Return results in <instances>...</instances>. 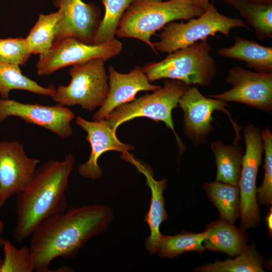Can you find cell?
<instances>
[{
    "label": "cell",
    "instance_id": "ba28073f",
    "mask_svg": "<svg viewBox=\"0 0 272 272\" xmlns=\"http://www.w3.org/2000/svg\"><path fill=\"white\" fill-rule=\"evenodd\" d=\"M122 48V43L115 38L103 43L90 44L66 37L39 54L36 65L37 73L39 76H47L66 66L96 58L106 61L118 55Z\"/></svg>",
    "mask_w": 272,
    "mask_h": 272
},
{
    "label": "cell",
    "instance_id": "52a82bcc",
    "mask_svg": "<svg viewBox=\"0 0 272 272\" xmlns=\"http://www.w3.org/2000/svg\"><path fill=\"white\" fill-rule=\"evenodd\" d=\"M105 62L96 58L72 65L71 82L55 88L52 100L64 106L79 105L88 111L100 107L109 91Z\"/></svg>",
    "mask_w": 272,
    "mask_h": 272
},
{
    "label": "cell",
    "instance_id": "83f0119b",
    "mask_svg": "<svg viewBox=\"0 0 272 272\" xmlns=\"http://www.w3.org/2000/svg\"><path fill=\"white\" fill-rule=\"evenodd\" d=\"M4 258L1 272H32L35 270L34 262L29 248H16L9 240L3 244Z\"/></svg>",
    "mask_w": 272,
    "mask_h": 272
},
{
    "label": "cell",
    "instance_id": "d4e9b609",
    "mask_svg": "<svg viewBox=\"0 0 272 272\" xmlns=\"http://www.w3.org/2000/svg\"><path fill=\"white\" fill-rule=\"evenodd\" d=\"M205 232H183L174 235L161 234L158 242L155 254L161 258L174 259L187 252L195 251L199 254L206 249L203 245Z\"/></svg>",
    "mask_w": 272,
    "mask_h": 272
},
{
    "label": "cell",
    "instance_id": "277c9868",
    "mask_svg": "<svg viewBox=\"0 0 272 272\" xmlns=\"http://www.w3.org/2000/svg\"><path fill=\"white\" fill-rule=\"evenodd\" d=\"M212 47L207 40L170 53L162 60L147 63L143 70L150 82L161 79L209 86L217 75V67L211 55Z\"/></svg>",
    "mask_w": 272,
    "mask_h": 272
},
{
    "label": "cell",
    "instance_id": "d6a6232c",
    "mask_svg": "<svg viewBox=\"0 0 272 272\" xmlns=\"http://www.w3.org/2000/svg\"><path fill=\"white\" fill-rule=\"evenodd\" d=\"M249 2L263 4V5H268L272 4V0H245Z\"/></svg>",
    "mask_w": 272,
    "mask_h": 272
},
{
    "label": "cell",
    "instance_id": "e0dca14e",
    "mask_svg": "<svg viewBox=\"0 0 272 272\" xmlns=\"http://www.w3.org/2000/svg\"><path fill=\"white\" fill-rule=\"evenodd\" d=\"M128 162L134 164L140 172L146 178V183L150 188L151 197L148 212L144 217V220L149 226L150 234L145 241V247L151 254H155L158 241L162 234L160 227L168 219V214L165 208L163 192L166 188L167 180L163 178L156 180L153 177L152 170L131 157Z\"/></svg>",
    "mask_w": 272,
    "mask_h": 272
},
{
    "label": "cell",
    "instance_id": "9c48e42d",
    "mask_svg": "<svg viewBox=\"0 0 272 272\" xmlns=\"http://www.w3.org/2000/svg\"><path fill=\"white\" fill-rule=\"evenodd\" d=\"M244 132L246 151L243 156L238 186L240 196V228L245 230L256 227L260 220L256 180L264 146L261 132L252 124H249Z\"/></svg>",
    "mask_w": 272,
    "mask_h": 272
},
{
    "label": "cell",
    "instance_id": "836d02e7",
    "mask_svg": "<svg viewBox=\"0 0 272 272\" xmlns=\"http://www.w3.org/2000/svg\"><path fill=\"white\" fill-rule=\"evenodd\" d=\"M4 229V223L0 219V246H2L5 241V239L2 236V233Z\"/></svg>",
    "mask_w": 272,
    "mask_h": 272
},
{
    "label": "cell",
    "instance_id": "7a4b0ae2",
    "mask_svg": "<svg viewBox=\"0 0 272 272\" xmlns=\"http://www.w3.org/2000/svg\"><path fill=\"white\" fill-rule=\"evenodd\" d=\"M75 163L69 154L62 161L50 159L36 169L28 185L17 195V219L12 231L15 240H24L44 220L67 209L65 192Z\"/></svg>",
    "mask_w": 272,
    "mask_h": 272
},
{
    "label": "cell",
    "instance_id": "7402d4cb",
    "mask_svg": "<svg viewBox=\"0 0 272 272\" xmlns=\"http://www.w3.org/2000/svg\"><path fill=\"white\" fill-rule=\"evenodd\" d=\"M13 90H25L38 95L52 97L55 88L52 84L47 87L39 85L36 81L24 76L19 65L0 63V95L9 99Z\"/></svg>",
    "mask_w": 272,
    "mask_h": 272
},
{
    "label": "cell",
    "instance_id": "30bf717a",
    "mask_svg": "<svg viewBox=\"0 0 272 272\" xmlns=\"http://www.w3.org/2000/svg\"><path fill=\"white\" fill-rule=\"evenodd\" d=\"M226 82L232 87L209 97L243 103L257 109L272 111V73L252 72L239 66L228 71Z\"/></svg>",
    "mask_w": 272,
    "mask_h": 272
},
{
    "label": "cell",
    "instance_id": "cb8c5ba5",
    "mask_svg": "<svg viewBox=\"0 0 272 272\" xmlns=\"http://www.w3.org/2000/svg\"><path fill=\"white\" fill-rule=\"evenodd\" d=\"M263 258L254 244L247 245L234 259L217 260L198 266L194 271L200 272H263Z\"/></svg>",
    "mask_w": 272,
    "mask_h": 272
},
{
    "label": "cell",
    "instance_id": "484cf974",
    "mask_svg": "<svg viewBox=\"0 0 272 272\" xmlns=\"http://www.w3.org/2000/svg\"><path fill=\"white\" fill-rule=\"evenodd\" d=\"M61 17V11L40 14L25 40L32 54H41L52 48L56 27Z\"/></svg>",
    "mask_w": 272,
    "mask_h": 272
},
{
    "label": "cell",
    "instance_id": "f546056e",
    "mask_svg": "<svg viewBox=\"0 0 272 272\" xmlns=\"http://www.w3.org/2000/svg\"><path fill=\"white\" fill-rule=\"evenodd\" d=\"M31 54L25 38L0 39V63L24 65Z\"/></svg>",
    "mask_w": 272,
    "mask_h": 272
},
{
    "label": "cell",
    "instance_id": "603a6c76",
    "mask_svg": "<svg viewBox=\"0 0 272 272\" xmlns=\"http://www.w3.org/2000/svg\"><path fill=\"white\" fill-rule=\"evenodd\" d=\"M237 10L254 29L257 38H272V4H259L245 0H221Z\"/></svg>",
    "mask_w": 272,
    "mask_h": 272
},
{
    "label": "cell",
    "instance_id": "44dd1931",
    "mask_svg": "<svg viewBox=\"0 0 272 272\" xmlns=\"http://www.w3.org/2000/svg\"><path fill=\"white\" fill-rule=\"evenodd\" d=\"M203 188L218 210L221 219L234 224L240 216L238 186L215 181L205 183Z\"/></svg>",
    "mask_w": 272,
    "mask_h": 272
},
{
    "label": "cell",
    "instance_id": "7c38bea8",
    "mask_svg": "<svg viewBox=\"0 0 272 272\" xmlns=\"http://www.w3.org/2000/svg\"><path fill=\"white\" fill-rule=\"evenodd\" d=\"M52 2L61 12L56 27L53 44L66 37L94 44L102 20L100 9L93 3H85L82 0Z\"/></svg>",
    "mask_w": 272,
    "mask_h": 272
},
{
    "label": "cell",
    "instance_id": "4dcf8cb0",
    "mask_svg": "<svg viewBox=\"0 0 272 272\" xmlns=\"http://www.w3.org/2000/svg\"><path fill=\"white\" fill-rule=\"evenodd\" d=\"M194 4L199 8L205 11L209 7L210 0H192Z\"/></svg>",
    "mask_w": 272,
    "mask_h": 272
},
{
    "label": "cell",
    "instance_id": "6da1fadb",
    "mask_svg": "<svg viewBox=\"0 0 272 272\" xmlns=\"http://www.w3.org/2000/svg\"><path fill=\"white\" fill-rule=\"evenodd\" d=\"M113 218L109 206L94 204L66 209L44 220L31 235L35 270L49 271L58 257H76L89 239L108 230Z\"/></svg>",
    "mask_w": 272,
    "mask_h": 272
},
{
    "label": "cell",
    "instance_id": "9a60e30c",
    "mask_svg": "<svg viewBox=\"0 0 272 272\" xmlns=\"http://www.w3.org/2000/svg\"><path fill=\"white\" fill-rule=\"evenodd\" d=\"M76 121L86 132V140L91 148L88 160L78 168L79 173L84 178L97 180L102 177V171L98 165V160L103 153L115 151L125 156L128 154V151L134 150L132 145L123 143L117 139L116 132L105 119L89 121L78 116Z\"/></svg>",
    "mask_w": 272,
    "mask_h": 272
},
{
    "label": "cell",
    "instance_id": "4316f807",
    "mask_svg": "<svg viewBox=\"0 0 272 272\" xmlns=\"http://www.w3.org/2000/svg\"><path fill=\"white\" fill-rule=\"evenodd\" d=\"M105 14L97 31L94 44L106 42L115 38L119 22L133 0H101Z\"/></svg>",
    "mask_w": 272,
    "mask_h": 272
},
{
    "label": "cell",
    "instance_id": "ffe728a7",
    "mask_svg": "<svg viewBox=\"0 0 272 272\" xmlns=\"http://www.w3.org/2000/svg\"><path fill=\"white\" fill-rule=\"evenodd\" d=\"M218 54L224 57L244 61L256 72L272 73V47L261 45L253 40L236 36L234 44L221 47Z\"/></svg>",
    "mask_w": 272,
    "mask_h": 272
},
{
    "label": "cell",
    "instance_id": "1f68e13d",
    "mask_svg": "<svg viewBox=\"0 0 272 272\" xmlns=\"http://www.w3.org/2000/svg\"><path fill=\"white\" fill-rule=\"evenodd\" d=\"M266 224L269 231V237H271L272 234V209L270 208L269 212L267 216L265 217Z\"/></svg>",
    "mask_w": 272,
    "mask_h": 272
},
{
    "label": "cell",
    "instance_id": "e575fe53",
    "mask_svg": "<svg viewBox=\"0 0 272 272\" xmlns=\"http://www.w3.org/2000/svg\"><path fill=\"white\" fill-rule=\"evenodd\" d=\"M2 263H3V260L0 259V272H1V268L2 266Z\"/></svg>",
    "mask_w": 272,
    "mask_h": 272
},
{
    "label": "cell",
    "instance_id": "d6986e66",
    "mask_svg": "<svg viewBox=\"0 0 272 272\" xmlns=\"http://www.w3.org/2000/svg\"><path fill=\"white\" fill-rule=\"evenodd\" d=\"M235 131L233 143L226 146L220 140L211 144L217 166L216 180L238 185L241 171L243 150L239 145L240 127L236 122L232 123Z\"/></svg>",
    "mask_w": 272,
    "mask_h": 272
},
{
    "label": "cell",
    "instance_id": "8fae6325",
    "mask_svg": "<svg viewBox=\"0 0 272 272\" xmlns=\"http://www.w3.org/2000/svg\"><path fill=\"white\" fill-rule=\"evenodd\" d=\"M10 116L17 117L28 123L42 127L62 139L73 134L71 122L75 114L70 109L58 104L46 106L0 99V122Z\"/></svg>",
    "mask_w": 272,
    "mask_h": 272
},
{
    "label": "cell",
    "instance_id": "d590c367",
    "mask_svg": "<svg viewBox=\"0 0 272 272\" xmlns=\"http://www.w3.org/2000/svg\"><path fill=\"white\" fill-rule=\"evenodd\" d=\"M1 201V187H0V203Z\"/></svg>",
    "mask_w": 272,
    "mask_h": 272
},
{
    "label": "cell",
    "instance_id": "2e32d148",
    "mask_svg": "<svg viewBox=\"0 0 272 272\" xmlns=\"http://www.w3.org/2000/svg\"><path fill=\"white\" fill-rule=\"evenodd\" d=\"M108 72L109 91L104 103L93 115L94 121L105 119L115 108L133 100L139 92L154 91L161 87L151 84L140 66H136L128 73L122 74L110 65Z\"/></svg>",
    "mask_w": 272,
    "mask_h": 272
},
{
    "label": "cell",
    "instance_id": "ac0fdd59",
    "mask_svg": "<svg viewBox=\"0 0 272 272\" xmlns=\"http://www.w3.org/2000/svg\"><path fill=\"white\" fill-rule=\"evenodd\" d=\"M204 232L203 246L212 251L235 256L247 245L248 237L244 230L222 219L209 224Z\"/></svg>",
    "mask_w": 272,
    "mask_h": 272
},
{
    "label": "cell",
    "instance_id": "5b68a950",
    "mask_svg": "<svg viewBox=\"0 0 272 272\" xmlns=\"http://www.w3.org/2000/svg\"><path fill=\"white\" fill-rule=\"evenodd\" d=\"M236 28L249 30L244 21L220 13L213 1L199 16L191 18L186 23L171 22L166 25L159 34V40L153 43L158 51L170 53L194 43L207 40L217 33L226 38L231 29Z\"/></svg>",
    "mask_w": 272,
    "mask_h": 272
},
{
    "label": "cell",
    "instance_id": "f1b7e54d",
    "mask_svg": "<svg viewBox=\"0 0 272 272\" xmlns=\"http://www.w3.org/2000/svg\"><path fill=\"white\" fill-rule=\"evenodd\" d=\"M265 154L264 178L262 184L256 189V198L258 205L268 207L272 203V134L269 127L262 132Z\"/></svg>",
    "mask_w": 272,
    "mask_h": 272
},
{
    "label": "cell",
    "instance_id": "5bb4252c",
    "mask_svg": "<svg viewBox=\"0 0 272 272\" xmlns=\"http://www.w3.org/2000/svg\"><path fill=\"white\" fill-rule=\"evenodd\" d=\"M178 104L184 112V133L196 146L206 142L207 137L213 130L212 114L221 110L233 120L225 107L226 102L206 97L195 87H188L180 97Z\"/></svg>",
    "mask_w": 272,
    "mask_h": 272
},
{
    "label": "cell",
    "instance_id": "4fadbf2b",
    "mask_svg": "<svg viewBox=\"0 0 272 272\" xmlns=\"http://www.w3.org/2000/svg\"><path fill=\"white\" fill-rule=\"evenodd\" d=\"M40 160L28 157L19 142L0 141V187L2 207L28 185Z\"/></svg>",
    "mask_w": 272,
    "mask_h": 272
},
{
    "label": "cell",
    "instance_id": "8992f818",
    "mask_svg": "<svg viewBox=\"0 0 272 272\" xmlns=\"http://www.w3.org/2000/svg\"><path fill=\"white\" fill-rule=\"evenodd\" d=\"M188 87L181 81L165 79L162 87L154 91L152 94L134 99L118 106L105 120L115 132L120 125L137 117H145L156 121H163L173 131L180 153H182L185 149L175 132L172 112Z\"/></svg>",
    "mask_w": 272,
    "mask_h": 272
},
{
    "label": "cell",
    "instance_id": "3957f363",
    "mask_svg": "<svg viewBox=\"0 0 272 272\" xmlns=\"http://www.w3.org/2000/svg\"><path fill=\"white\" fill-rule=\"evenodd\" d=\"M205 11L192 0H133L123 15L115 35L141 40L158 54L151 41L157 31L171 22L189 20Z\"/></svg>",
    "mask_w": 272,
    "mask_h": 272
}]
</instances>
